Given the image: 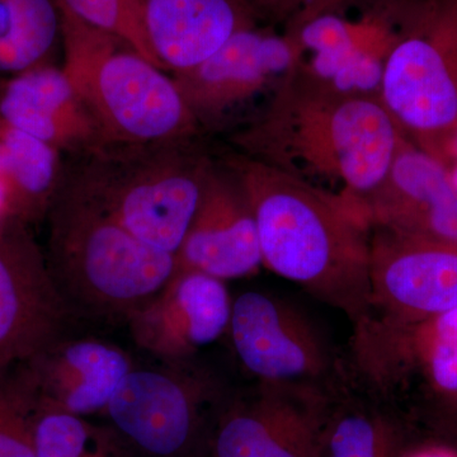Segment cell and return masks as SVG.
Masks as SVG:
<instances>
[{
    "label": "cell",
    "instance_id": "obj_16",
    "mask_svg": "<svg viewBox=\"0 0 457 457\" xmlns=\"http://www.w3.org/2000/svg\"><path fill=\"white\" fill-rule=\"evenodd\" d=\"M0 121L74 159L110 144L62 65L55 62L0 82Z\"/></svg>",
    "mask_w": 457,
    "mask_h": 457
},
{
    "label": "cell",
    "instance_id": "obj_11",
    "mask_svg": "<svg viewBox=\"0 0 457 457\" xmlns=\"http://www.w3.org/2000/svg\"><path fill=\"white\" fill-rule=\"evenodd\" d=\"M332 386L257 383L222 409L213 457H315Z\"/></svg>",
    "mask_w": 457,
    "mask_h": 457
},
{
    "label": "cell",
    "instance_id": "obj_24",
    "mask_svg": "<svg viewBox=\"0 0 457 457\" xmlns=\"http://www.w3.org/2000/svg\"><path fill=\"white\" fill-rule=\"evenodd\" d=\"M35 398L20 369L0 378V457H36Z\"/></svg>",
    "mask_w": 457,
    "mask_h": 457
},
{
    "label": "cell",
    "instance_id": "obj_18",
    "mask_svg": "<svg viewBox=\"0 0 457 457\" xmlns=\"http://www.w3.org/2000/svg\"><path fill=\"white\" fill-rule=\"evenodd\" d=\"M153 53L164 71L200 64L234 35L260 25L246 0H140Z\"/></svg>",
    "mask_w": 457,
    "mask_h": 457
},
{
    "label": "cell",
    "instance_id": "obj_25",
    "mask_svg": "<svg viewBox=\"0 0 457 457\" xmlns=\"http://www.w3.org/2000/svg\"><path fill=\"white\" fill-rule=\"evenodd\" d=\"M359 2L371 0H246L260 25L281 27L291 35L315 18L339 13Z\"/></svg>",
    "mask_w": 457,
    "mask_h": 457
},
{
    "label": "cell",
    "instance_id": "obj_14",
    "mask_svg": "<svg viewBox=\"0 0 457 457\" xmlns=\"http://www.w3.org/2000/svg\"><path fill=\"white\" fill-rule=\"evenodd\" d=\"M231 300L222 279L179 270L129 323L135 342L167 362H186L227 335Z\"/></svg>",
    "mask_w": 457,
    "mask_h": 457
},
{
    "label": "cell",
    "instance_id": "obj_13",
    "mask_svg": "<svg viewBox=\"0 0 457 457\" xmlns=\"http://www.w3.org/2000/svg\"><path fill=\"white\" fill-rule=\"evenodd\" d=\"M177 261L179 270L222 281L246 278L263 266L257 221L245 186L216 152Z\"/></svg>",
    "mask_w": 457,
    "mask_h": 457
},
{
    "label": "cell",
    "instance_id": "obj_28",
    "mask_svg": "<svg viewBox=\"0 0 457 457\" xmlns=\"http://www.w3.org/2000/svg\"><path fill=\"white\" fill-rule=\"evenodd\" d=\"M8 216L7 194H5L4 185H3L2 180H0V225H2V222L4 221Z\"/></svg>",
    "mask_w": 457,
    "mask_h": 457
},
{
    "label": "cell",
    "instance_id": "obj_8",
    "mask_svg": "<svg viewBox=\"0 0 457 457\" xmlns=\"http://www.w3.org/2000/svg\"><path fill=\"white\" fill-rule=\"evenodd\" d=\"M303 49L290 33L257 25L234 33L200 64L171 73L204 134L234 128V120L264 101L300 64Z\"/></svg>",
    "mask_w": 457,
    "mask_h": 457
},
{
    "label": "cell",
    "instance_id": "obj_6",
    "mask_svg": "<svg viewBox=\"0 0 457 457\" xmlns=\"http://www.w3.org/2000/svg\"><path fill=\"white\" fill-rule=\"evenodd\" d=\"M378 97L409 141L449 164L457 134V0H405Z\"/></svg>",
    "mask_w": 457,
    "mask_h": 457
},
{
    "label": "cell",
    "instance_id": "obj_27",
    "mask_svg": "<svg viewBox=\"0 0 457 457\" xmlns=\"http://www.w3.org/2000/svg\"><path fill=\"white\" fill-rule=\"evenodd\" d=\"M423 343L446 342L457 343V308L431 319L423 320Z\"/></svg>",
    "mask_w": 457,
    "mask_h": 457
},
{
    "label": "cell",
    "instance_id": "obj_21",
    "mask_svg": "<svg viewBox=\"0 0 457 457\" xmlns=\"http://www.w3.org/2000/svg\"><path fill=\"white\" fill-rule=\"evenodd\" d=\"M62 41L56 0H0V80L51 64Z\"/></svg>",
    "mask_w": 457,
    "mask_h": 457
},
{
    "label": "cell",
    "instance_id": "obj_5",
    "mask_svg": "<svg viewBox=\"0 0 457 457\" xmlns=\"http://www.w3.org/2000/svg\"><path fill=\"white\" fill-rule=\"evenodd\" d=\"M204 137L107 144L69 168L141 242L177 255L215 161Z\"/></svg>",
    "mask_w": 457,
    "mask_h": 457
},
{
    "label": "cell",
    "instance_id": "obj_31",
    "mask_svg": "<svg viewBox=\"0 0 457 457\" xmlns=\"http://www.w3.org/2000/svg\"><path fill=\"white\" fill-rule=\"evenodd\" d=\"M451 179H453V185L457 189V161H453L449 167Z\"/></svg>",
    "mask_w": 457,
    "mask_h": 457
},
{
    "label": "cell",
    "instance_id": "obj_15",
    "mask_svg": "<svg viewBox=\"0 0 457 457\" xmlns=\"http://www.w3.org/2000/svg\"><path fill=\"white\" fill-rule=\"evenodd\" d=\"M365 203L374 225L457 243V189L449 167L407 137L386 177Z\"/></svg>",
    "mask_w": 457,
    "mask_h": 457
},
{
    "label": "cell",
    "instance_id": "obj_10",
    "mask_svg": "<svg viewBox=\"0 0 457 457\" xmlns=\"http://www.w3.org/2000/svg\"><path fill=\"white\" fill-rule=\"evenodd\" d=\"M31 228L11 215L0 225V378L65 336L71 317Z\"/></svg>",
    "mask_w": 457,
    "mask_h": 457
},
{
    "label": "cell",
    "instance_id": "obj_29",
    "mask_svg": "<svg viewBox=\"0 0 457 457\" xmlns=\"http://www.w3.org/2000/svg\"><path fill=\"white\" fill-rule=\"evenodd\" d=\"M5 165V144L3 137L2 123H0V180L3 179Z\"/></svg>",
    "mask_w": 457,
    "mask_h": 457
},
{
    "label": "cell",
    "instance_id": "obj_22",
    "mask_svg": "<svg viewBox=\"0 0 457 457\" xmlns=\"http://www.w3.org/2000/svg\"><path fill=\"white\" fill-rule=\"evenodd\" d=\"M33 442L36 457H130L111 428L35 400Z\"/></svg>",
    "mask_w": 457,
    "mask_h": 457
},
{
    "label": "cell",
    "instance_id": "obj_33",
    "mask_svg": "<svg viewBox=\"0 0 457 457\" xmlns=\"http://www.w3.org/2000/svg\"><path fill=\"white\" fill-rule=\"evenodd\" d=\"M0 82H2V80H0Z\"/></svg>",
    "mask_w": 457,
    "mask_h": 457
},
{
    "label": "cell",
    "instance_id": "obj_17",
    "mask_svg": "<svg viewBox=\"0 0 457 457\" xmlns=\"http://www.w3.org/2000/svg\"><path fill=\"white\" fill-rule=\"evenodd\" d=\"M132 368L129 354L117 345L65 335L20 371L36 402L87 417L104 413Z\"/></svg>",
    "mask_w": 457,
    "mask_h": 457
},
{
    "label": "cell",
    "instance_id": "obj_26",
    "mask_svg": "<svg viewBox=\"0 0 457 457\" xmlns=\"http://www.w3.org/2000/svg\"><path fill=\"white\" fill-rule=\"evenodd\" d=\"M429 375L444 392L457 393V343H425Z\"/></svg>",
    "mask_w": 457,
    "mask_h": 457
},
{
    "label": "cell",
    "instance_id": "obj_12",
    "mask_svg": "<svg viewBox=\"0 0 457 457\" xmlns=\"http://www.w3.org/2000/svg\"><path fill=\"white\" fill-rule=\"evenodd\" d=\"M370 279V317L390 324L437 317L457 308V243L372 224Z\"/></svg>",
    "mask_w": 457,
    "mask_h": 457
},
{
    "label": "cell",
    "instance_id": "obj_1",
    "mask_svg": "<svg viewBox=\"0 0 457 457\" xmlns=\"http://www.w3.org/2000/svg\"><path fill=\"white\" fill-rule=\"evenodd\" d=\"M404 137L378 95L337 88L300 62L227 143L314 187L365 201Z\"/></svg>",
    "mask_w": 457,
    "mask_h": 457
},
{
    "label": "cell",
    "instance_id": "obj_3",
    "mask_svg": "<svg viewBox=\"0 0 457 457\" xmlns=\"http://www.w3.org/2000/svg\"><path fill=\"white\" fill-rule=\"evenodd\" d=\"M44 253L71 315L130 321L179 272L177 255L141 242L65 164Z\"/></svg>",
    "mask_w": 457,
    "mask_h": 457
},
{
    "label": "cell",
    "instance_id": "obj_4",
    "mask_svg": "<svg viewBox=\"0 0 457 457\" xmlns=\"http://www.w3.org/2000/svg\"><path fill=\"white\" fill-rule=\"evenodd\" d=\"M62 71L108 143L149 144L204 135L171 75L60 7Z\"/></svg>",
    "mask_w": 457,
    "mask_h": 457
},
{
    "label": "cell",
    "instance_id": "obj_23",
    "mask_svg": "<svg viewBox=\"0 0 457 457\" xmlns=\"http://www.w3.org/2000/svg\"><path fill=\"white\" fill-rule=\"evenodd\" d=\"M56 2L60 7L66 9L78 20L126 42L132 49L137 50L164 71L150 46L145 25H144L140 0H56Z\"/></svg>",
    "mask_w": 457,
    "mask_h": 457
},
{
    "label": "cell",
    "instance_id": "obj_2",
    "mask_svg": "<svg viewBox=\"0 0 457 457\" xmlns=\"http://www.w3.org/2000/svg\"><path fill=\"white\" fill-rule=\"evenodd\" d=\"M245 186L263 266L342 312L353 327L371 312V218L365 201L338 196L228 149Z\"/></svg>",
    "mask_w": 457,
    "mask_h": 457
},
{
    "label": "cell",
    "instance_id": "obj_32",
    "mask_svg": "<svg viewBox=\"0 0 457 457\" xmlns=\"http://www.w3.org/2000/svg\"><path fill=\"white\" fill-rule=\"evenodd\" d=\"M429 457H438V456H429Z\"/></svg>",
    "mask_w": 457,
    "mask_h": 457
},
{
    "label": "cell",
    "instance_id": "obj_7",
    "mask_svg": "<svg viewBox=\"0 0 457 457\" xmlns=\"http://www.w3.org/2000/svg\"><path fill=\"white\" fill-rule=\"evenodd\" d=\"M191 361L132 368L108 403L110 428L140 457H192L221 386Z\"/></svg>",
    "mask_w": 457,
    "mask_h": 457
},
{
    "label": "cell",
    "instance_id": "obj_30",
    "mask_svg": "<svg viewBox=\"0 0 457 457\" xmlns=\"http://www.w3.org/2000/svg\"><path fill=\"white\" fill-rule=\"evenodd\" d=\"M453 161H457V134L456 137H453V143H451L450 150H449V167L450 164L453 163Z\"/></svg>",
    "mask_w": 457,
    "mask_h": 457
},
{
    "label": "cell",
    "instance_id": "obj_19",
    "mask_svg": "<svg viewBox=\"0 0 457 457\" xmlns=\"http://www.w3.org/2000/svg\"><path fill=\"white\" fill-rule=\"evenodd\" d=\"M378 392L350 368L330 390L315 457H389V431L376 411Z\"/></svg>",
    "mask_w": 457,
    "mask_h": 457
},
{
    "label": "cell",
    "instance_id": "obj_9",
    "mask_svg": "<svg viewBox=\"0 0 457 457\" xmlns=\"http://www.w3.org/2000/svg\"><path fill=\"white\" fill-rule=\"evenodd\" d=\"M227 335L243 369L257 383L332 386L345 365L296 306L263 291L231 303Z\"/></svg>",
    "mask_w": 457,
    "mask_h": 457
},
{
    "label": "cell",
    "instance_id": "obj_20",
    "mask_svg": "<svg viewBox=\"0 0 457 457\" xmlns=\"http://www.w3.org/2000/svg\"><path fill=\"white\" fill-rule=\"evenodd\" d=\"M2 123L5 165L2 182L9 215L33 227L46 220L62 179L65 164L56 147Z\"/></svg>",
    "mask_w": 457,
    "mask_h": 457
}]
</instances>
